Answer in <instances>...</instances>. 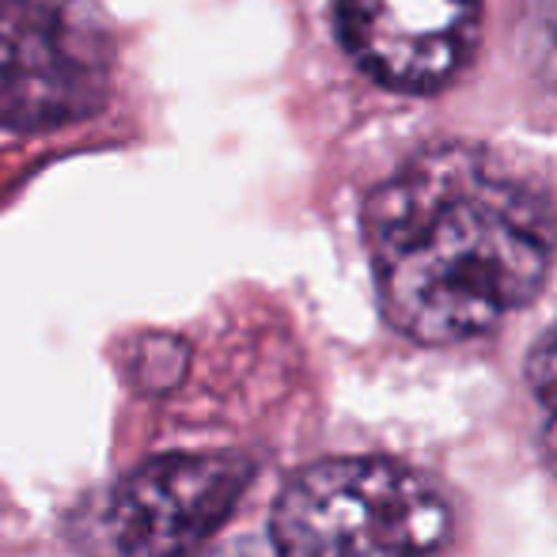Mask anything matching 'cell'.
<instances>
[{"label":"cell","mask_w":557,"mask_h":557,"mask_svg":"<svg viewBox=\"0 0 557 557\" xmlns=\"http://www.w3.org/2000/svg\"><path fill=\"white\" fill-rule=\"evenodd\" d=\"M451 512L429 478L387 459H323L281 490L270 543L281 557H433Z\"/></svg>","instance_id":"2"},{"label":"cell","mask_w":557,"mask_h":557,"mask_svg":"<svg viewBox=\"0 0 557 557\" xmlns=\"http://www.w3.org/2000/svg\"><path fill=\"white\" fill-rule=\"evenodd\" d=\"M114 38L96 0H0V129L42 133L111 96Z\"/></svg>","instance_id":"3"},{"label":"cell","mask_w":557,"mask_h":557,"mask_svg":"<svg viewBox=\"0 0 557 557\" xmlns=\"http://www.w3.org/2000/svg\"><path fill=\"white\" fill-rule=\"evenodd\" d=\"M255 478L239 451H178L114 485L103 535L114 557H186L209 543Z\"/></svg>","instance_id":"4"},{"label":"cell","mask_w":557,"mask_h":557,"mask_svg":"<svg viewBox=\"0 0 557 557\" xmlns=\"http://www.w3.org/2000/svg\"><path fill=\"white\" fill-rule=\"evenodd\" d=\"M528 383L539 406V441H543V455L557 474V331L535 349L528 364Z\"/></svg>","instance_id":"6"},{"label":"cell","mask_w":557,"mask_h":557,"mask_svg":"<svg viewBox=\"0 0 557 557\" xmlns=\"http://www.w3.org/2000/svg\"><path fill=\"white\" fill-rule=\"evenodd\" d=\"M364 235L391 323L447 345L493 331L543 288L557 216L490 152L444 145L368 198Z\"/></svg>","instance_id":"1"},{"label":"cell","mask_w":557,"mask_h":557,"mask_svg":"<svg viewBox=\"0 0 557 557\" xmlns=\"http://www.w3.org/2000/svg\"><path fill=\"white\" fill-rule=\"evenodd\" d=\"M482 0H337V38L349 58L398 91L444 88L470 61Z\"/></svg>","instance_id":"5"},{"label":"cell","mask_w":557,"mask_h":557,"mask_svg":"<svg viewBox=\"0 0 557 557\" xmlns=\"http://www.w3.org/2000/svg\"><path fill=\"white\" fill-rule=\"evenodd\" d=\"M213 557H281V554L273 550V543H265V546L262 543H232Z\"/></svg>","instance_id":"7"}]
</instances>
